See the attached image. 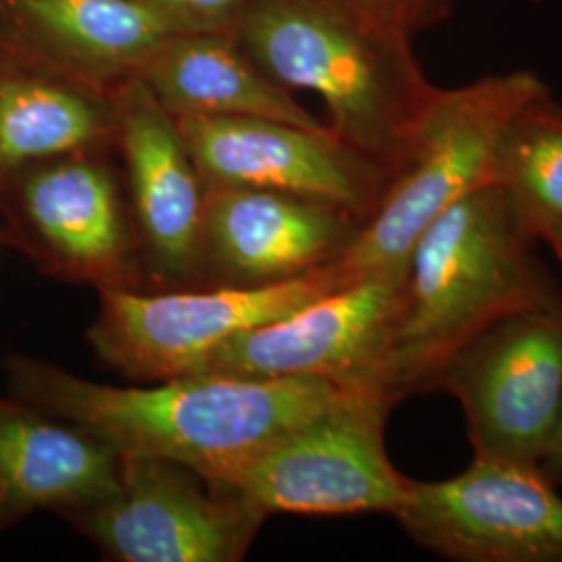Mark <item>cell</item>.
I'll use <instances>...</instances> for the list:
<instances>
[{
  "mask_svg": "<svg viewBox=\"0 0 562 562\" xmlns=\"http://www.w3.org/2000/svg\"><path fill=\"white\" fill-rule=\"evenodd\" d=\"M4 369L15 398L78 425L120 457L180 462L204 480L315 419L352 390L322 378L196 373L155 387H117L32 357H11Z\"/></svg>",
  "mask_w": 562,
  "mask_h": 562,
  "instance_id": "cell-1",
  "label": "cell"
},
{
  "mask_svg": "<svg viewBox=\"0 0 562 562\" xmlns=\"http://www.w3.org/2000/svg\"><path fill=\"white\" fill-rule=\"evenodd\" d=\"M533 241L494 181L436 217L413 246L373 390L392 406L436 390L446 364L494 323L562 301Z\"/></svg>",
  "mask_w": 562,
  "mask_h": 562,
  "instance_id": "cell-2",
  "label": "cell"
},
{
  "mask_svg": "<svg viewBox=\"0 0 562 562\" xmlns=\"http://www.w3.org/2000/svg\"><path fill=\"white\" fill-rule=\"evenodd\" d=\"M234 36L276 83L319 94L331 132L394 178L440 90L398 18L364 0H255Z\"/></svg>",
  "mask_w": 562,
  "mask_h": 562,
  "instance_id": "cell-3",
  "label": "cell"
},
{
  "mask_svg": "<svg viewBox=\"0 0 562 562\" xmlns=\"http://www.w3.org/2000/svg\"><path fill=\"white\" fill-rule=\"evenodd\" d=\"M543 94L548 86L527 69L440 88L380 206L331 261L341 285L378 273H406L413 246L434 220L494 181L506 127Z\"/></svg>",
  "mask_w": 562,
  "mask_h": 562,
  "instance_id": "cell-4",
  "label": "cell"
},
{
  "mask_svg": "<svg viewBox=\"0 0 562 562\" xmlns=\"http://www.w3.org/2000/svg\"><path fill=\"white\" fill-rule=\"evenodd\" d=\"M390 408L382 394L352 387L315 419L223 467L206 482L265 517L396 515L411 480L398 473L385 450L383 427Z\"/></svg>",
  "mask_w": 562,
  "mask_h": 562,
  "instance_id": "cell-5",
  "label": "cell"
},
{
  "mask_svg": "<svg viewBox=\"0 0 562 562\" xmlns=\"http://www.w3.org/2000/svg\"><path fill=\"white\" fill-rule=\"evenodd\" d=\"M104 155L90 150L32 162L0 181V241L57 280L136 290V229Z\"/></svg>",
  "mask_w": 562,
  "mask_h": 562,
  "instance_id": "cell-6",
  "label": "cell"
},
{
  "mask_svg": "<svg viewBox=\"0 0 562 562\" xmlns=\"http://www.w3.org/2000/svg\"><path fill=\"white\" fill-rule=\"evenodd\" d=\"M341 288L331 262L262 285L138 292L106 288L88 341L104 364L134 382L188 375L222 341L278 322Z\"/></svg>",
  "mask_w": 562,
  "mask_h": 562,
  "instance_id": "cell-7",
  "label": "cell"
},
{
  "mask_svg": "<svg viewBox=\"0 0 562 562\" xmlns=\"http://www.w3.org/2000/svg\"><path fill=\"white\" fill-rule=\"evenodd\" d=\"M267 517L180 462L121 457L113 496L69 522L106 561L236 562Z\"/></svg>",
  "mask_w": 562,
  "mask_h": 562,
  "instance_id": "cell-8",
  "label": "cell"
},
{
  "mask_svg": "<svg viewBox=\"0 0 562 562\" xmlns=\"http://www.w3.org/2000/svg\"><path fill=\"white\" fill-rule=\"evenodd\" d=\"M438 387L461 402L475 454L540 464L562 394V301L494 323L446 364Z\"/></svg>",
  "mask_w": 562,
  "mask_h": 562,
  "instance_id": "cell-9",
  "label": "cell"
},
{
  "mask_svg": "<svg viewBox=\"0 0 562 562\" xmlns=\"http://www.w3.org/2000/svg\"><path fill=\"white\" fill-rule=\"evenodd\" d=\"M394 517L450 561H562V498L540 464L475 454L457 477L411 480Z\"/></svg>",
  "mask_w": 562,
  "mask_h": 562,
  "instance_id": "cell-10",
  "label": "cell"
},
{
  "mask_svg": "<svg viewBox=\"0 0 562 562\" xmlns=\"http://www.w3.org/2000/svg\"><path fill=\"white\" fill-rule=\"evenodd\" d=\"M404 281L406 273H378L346 283L278 322L227 338L192 373L238 380L322 378L341 387L373 390Z\"/></svg>",
  "mask_w": 562,
  "mask_h": 562,
  "instance_id": "cell-11",
  "label": "cell"
},
{
  "mask_svg": "<svg viewBox=\"0 0 562 562\" xmlns=\"http://www.w3.org/2000/svg\"><path fill=\"white\" fill-rule=\"evenodd\" d=\"M204 186H246L325 202L367 223L392 173L338 138L259 117H176Z\"/></svg>",
  "mask_w": 562,
  "mask_h": 562,
  "instance_id": "cell-12",
  "label": "cell"
},
{
  "mask_svg": "<svg viewBox=\"0 0 562 562\" xmlns=\"http://www.w3.org/2000/svg\"><path fill=\"white\" fill-rule=\"evenodd\" d=\"M113 101L142 278L161 288L201 285L206 186L178 120L140 78L123 83Z\"/></svg>",
  "mask_w": 562,
  "mask_h": 562,
  "instance_id": "cell-13",
  "label": "cell"
},
{
  "mask_svg": "<svg viewBox=\"0 0 562 562\" xmlns=\"http://www.w3.org/2000/svg\"><path fill=\"white\" fill-rule=\"evenodd\" d=\"M169 36L134 0H0V69L113 97Z\"/></svg>",
  "mask_w": 562,
  "mask_h": 562,
  "instance_id": "cell-14",
  "label": "cell"
},
{
  "mask_svg": "<svg viewBox=\"0 0 562 562\" xmlns=\"http://www.w3.org/2000/svg\"><path fill=\"white\" fill-rule=\"evenodd\" d=\"M362 223L338 206L294 194L206 186L202 283L262 285L336 261Z\"/></svg>",
  "mask_w": 562,
  "mask_h": 562,
  "instance_id": "cell-15",
  "label": "cell"
},
{
  "mask_svg": "<svg viewBox=\"0 0 562 562\" xmlns=\"http://www.w3.org/2000/svg\"><path fill=\"white\" fill-rule=\"evenodd\" d=\"M121 457L78 425L0 396V533L38 510L67 521L120 485Z\"/></svg>",
  "mask_w": 562,
  "mask_h": 562,
  "instance_id": "cell-16",
  "label": "cell"
},
{
  "mask_svg": "<svg viewBox=\"0 0 562 562\" xmlns=\"http://www.w3.org/2000/svg\"><path fill=\"white\" fill-rule=\"evenodd\" d=\"M140 80L173 117H259L329 127L262 74L234 34H169Z\"/></svg>",
  "mask_w": 562,
  "mask_h": 562,
  "instance_id": "cell-17",
  "label": "cell"
},
{
  "mask_svg": "<svg viewBox=\"0 0 562 562\" xmlns=\"http://www.w3.org/2000/svg\"><path fill=\"white\" fill-rule=\"evenodd\" d=\"M115 101L69 81L0 69V181L32 162L115 148Z\"/></svg>",
  "mask_w": 562,
  "mask_h": 562,
  "instance_id": "cell-18",
  "label": "cell"
},
{
  "mask_svg": "<svg viewBox=\"0 0 562 562\" xmlns=\"http://www.w3.org/2000/svg\"><path fill=\"white\" fill-rule=\"evenodd\" d=\"M494 183L536 240L562 222V109L550 92L529 102L506 127Z\"/></svg>",
  "mask_w": 562,
  "mask_h": 562,
  "instance_id": "cell-19",
  "label": "cell"
},
{
  "mask_svg": "<svg viewBox=\"0 0 562 562\" xmlns=\"http://www.w3.org/2000/svg\"><path fill=\"white\" fill-rule=\"evenodd\" d=\"M169 34H234L255 0H134Z\"/></svg>",
  "mask_w": 562,
  "mask_h": 562,
  "instance_id": "cell-20",
  "label": "cell"
},
{
  "mask_svg": "<svg viewBox=\"0 0 562 562\" xmlns=\"http://www.w3.org/2000/svg\"><path fill=\"white\" fill-rule=\"evenodd\" d=\"M452 0H402V21L415 34L442 20Z\"/></svg>",
  "mask_w": 562,
  "mask_h": 562,
  "instance_id": "cell-21",
  "label": "cell"
},
{
  "mask_svg": "<svg viewBox=\"0 0 562 562\" xmlns=\"http://www.w3.org/2000/svg\"><path fill=\"white\" fill-rule=\"evenodd\" d=\"M540 469L552 480V482H562V394L559 402V413H557V423L550 436L548 448L543 452Z\"/></svg>",
  "mask_w": 562,
  "mask_h": 562,
  "instance_id": "cell-22",
  "label": "cell"
},
{
  "mask_svg": "<svg viewBox=\"0 0 562 562\" xmlns=\"http://www.w3.org/2000/svg\"><path fill=\"white\" fill-rule=\"evenodd\" d=\"M540 240L546 241L552 248V252L559 257V261H562V222L550 225L540 236Z\"/></svg>",
  "mask_w": 562,
  "mask_h": 562,
  "instance_id": "cell-23",
  "label": "cell"
},
{
  "mask_svg": "<svg viewBox=\"0 0 562 562\" xmlns=\"http://www.w3.org/2000/svg\"><path fill=\"white\" fill-rule=\"evenodd\" d=\"M364 2H369L373 9L382 11L385 15H392L402 21V0H364Z\"/></svg>",
  "mask_w": 562,
  "mask_h": 562,
  "instance_id": "cell-24",
  "label": "cell"
},
{
  "mask_svg": "<svg viewBox=\"0 0 562 562\" xmlns=\"http://www.w3.org/2000/svg\"><path fill=\"white\" fill-rule=\"evenodd\" d=\"M562 562V561H561Z\"/></svg>",
  "mask_w": 562,
  "mask_h": 562,
  "instance_id": "cell-25",
  "label": "cell"
}]
</instances>
